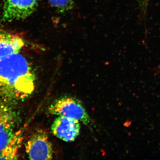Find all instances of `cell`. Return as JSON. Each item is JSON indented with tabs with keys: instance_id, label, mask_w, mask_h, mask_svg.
Listing matches in <instances>:
<instances>
[{
	"instance_id": "obj_1",
	"label": "cell",
	"mask_w": 160,
	"mask_h": 160,
	"mask_svg": "<svg viewBox=\"0 0 160 160\" xmlns=\"http://www.w3.org/2000/svg\"><path fill=\"white\" fill-rule=\"evenodd\" d=\"M35 82L31 64L20 52L0 59V99L15 106L32 94Z\"/></svg>"
},
{
	"instance_id": "obj_2",
	"label": "cell",
	"mask_w": 160,
	"mask_h": 160,
	"mask_svg": "<svg viewBox=\"0 0 160 160\" xmlns=\"http://www.w3.org/2000/svg\"><path fill=\"white\" fill-rule=\"evenodd\" d=\"M50 114L78 120L85 125L91 122L82 104L74 98L64 97L54 101L48 108Z\"/></svg>"
},
{
	"instance_id": "obj_3",
	"label": "cell",
	"mask_w": 160,
	"mask_h": 160,
	"mask_svg": "<svg viewBox=\"0 0 160 160\" xmlns=\"http://www.w3.org/2000/svg\"><path fill=\"white\" fill-rule=\"evenodd\" d=\"M21 121L14 106L0 99V152L20 129Z\"/></svg>"
},
{
	"instance_id": "obj_4",
	"label": "cell",
	"mask_w": 160,
	"mask_h": 160,
	"mask_svg": "<svg viewBox=\"0 0 160 160\" xmlns=\"http://www.w3.org/2000/svg\"><path fill=\"white\" fill-rule=\"evenodd\" d=\"M25 148L29 159L48 160L53 158V146L45 129H38L32 132L26 140Z\"/></svg>"
},
{
	"instance_id": "obj_5",
	"label": "cell",
	"mask_w": 160,
	"mask_h": 160,
	"mask_svg": "<svg viewBox=\"0 0 160 160\" xmlns=\"http://www.w3.org/2000/svg\"><path fill=\"white\" fill-rule=\"evenodd\" d=\"M39 0H4L2 21L4 22L25 19L36 9Z\"/></svg>"
},
{
	"instance_id": "obj_6",
	"label": "cell",
	"mask_w": 160,
	"mask_h": 160,
	"mask_svg": "<svg viewBox=\"0 0 160 160\" xmlns=\"http://www.w3.org/2000/svg\"><path fill=\"white\" fill-rule=\"evenodd\" d=\"M52 133L64 142H74L79 135L81 124L78 120L59 116L53 121L51 127Z\"/></svg>"
},
{
	"instance_id": "obj_7",
	"label": "cell",
	"mask_w": 160,
	"mask_h": 160,
	"mask_svg": "<svg viewBox=\"0 0 160 160\" xmlns=\"http://www.w3.org/2000/svg\"><path fill=\"white\" fill-rule=\"evenodd\" d=\"M26 44L22 38L0 27V59L20 52Z\"/></svg>"
},
{
	"instance_id": "obj_8",
	"label": "cell",
	"mask_w": 160,
	"mask_h": 160,
	"mask_svg": "<svg viewBox=\"0 0 160 160\" xmlns=\"http://www.w3.org/2000/svg\"><path fill=\"white\" fill-rule=\"evenodd\" d=\"M23 131L20 128L12 138L7 146L0 152V159H18L23 142Z\"/></svg>"
},
{
	"instance_id": "obj_9",
	"label": "cell",
	"mask_w": 160,
	"mask_h": 160,
	"mask_svg": "<svg viewBox=\"0 0 160 160\" xmlns=\"http://www.w3.org/2000/svg\"><path fill=\"white\" fill-rule=\"evenodd\" d=\"M52 7L60 12H66L71 10L74 6L73 0H48Z\"/></svg>"
},
{
	"instance_id": "obj_10",
	"label": "cell",
	"mask_w": 160,
	"mask_h": 160,
	"mask_svg": "<svg viewBox=\"0 0 160 160\" xmlns=\"http://www.w3.org/2000/svg\"><path fill=\"white\" fill-rule=\"evenodd\" d=\"M139 2L142 3L143 6H146L148 4L150 0H138Z\"/></svg>"
},
{
	"instance_id": "obj_11",
	"label": "cell",
	"mask_w": 160,
	"mask_h": 160,
	"mask_svg": "<svg viewBox=\"0 0 160 160\" xmlns=\"http://www.w3.org/2000/svg\"><path fill=\"white\" fill-rule=\"evenodd\" d=\"M158 71H159V72H160V67H159V68Z\"/></svg>"
}]
</instances>
